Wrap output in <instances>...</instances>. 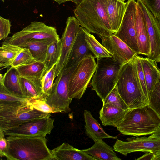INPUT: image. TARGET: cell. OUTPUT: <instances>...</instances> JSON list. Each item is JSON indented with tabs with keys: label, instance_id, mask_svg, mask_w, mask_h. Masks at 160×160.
Listing matches in <instances>:
<instances>
[{
	"label": "cell",
	"instance_id": "d6986e66",
	"mask_svg": "<svg viewBox=\"0 0 160 160\" xmlns=\"http://www.w3.org/2000/svg\"><path fill=\"white\" fill-rule=\"evenodd\" d=\"M129 110H125L111 104H103L99 112V118L102 124L117 128Z\"/></svg>",
	"mask_w": 160,
	"mask_h": 160
},
{
	"label": "cell",
	"instance_id": "3957f363",
	"mask_svg": "<svg viewBox=\"0 0 160 160\" xmlns=\"http://www.w3.org/2000/svg\"><path fill=\"white\" fill-rule=\"evenodd\" d=\"M107 0H82L74 11L80 26L98 35L112 33L106 9Z\"/></svg>",
	"mask_w": 160,
	"mask_h": 160
},
{
	"label": "cell",
	"instance_id": "bcb514c9",
	"mask_svg": "<svg viewBox=\"0 0 160 160\" xmlns=\"http://www.w3.org/2000/svg\"><path fill=\"white\" fill-rule=\"evenodd\" d=\"M4 75L1 74H0V83L2 82L4 78Z\"/></svg>",
	"mask_w": 160,
	"mask_h": 160
},
{
	"label": "cell",
	"instance_id": "f907efd6",
	"mask_svg": "<svg viewBox=\"0 0 160 160\" xmlns=\"http://www.w3.org/2000/svg\"><path fill=\"white\" fill-rule=\"evenodd\" d=\"M159 81L160 82V78H159Z\"/></svg>",
	"mask_w": 160,
	"mask_h": 160
},
{
	"label": "cell",
	"instance_id": "c3c4849f",
	"mask_svg": "<svg viewBox=\"0 0 160 160\" xmlns=\"http://www.w3.org/2000/svg\"><path fill=\"white\" fill-rule=\"evenodd\" d=\"M120 0V1H122V2H124V1H126V0Z\"/></svg>",
	"mask_w": 160,
	"mask_h": 160
},
{
	"label": "cell",
	"instance_id": "484cf974",
	"mask_svg": "<svg viewBox=\"0 0 160 160\" xmlns=\"http://www.w3.org/2000/svg\"><path fill=\"white\" fill-rule=\"evenodd\" d=\"M15 68L20 76L27 78L42 79L46 73L44 63L38 61Z\"/></svg>",
	"mask_w": 160,
	"mask_h": 160
},
{
	"label": "cell",
	"instance_id": "ac0fdd59",
	"mask_svg": "<svg viewBox=\"0 0 160 160\" xmlns=\"http://www.w3.org/2000/svg\"><path fill=\"white\" fill-rule=\"evenodd\" d=\"M136 28L140 54L147 56L150 51V40L145 20L142 13L138 5Z\"/></svg>",
	"mask_w": 160,
	"mask_h": 160
},
{
	"label": "cell",
	"instance_id": "e575fe53",
	"mask_svg": "<svg viewBox=\"0 0 160 160\" xmlns=\"http://www.w3.org/2000/svg\"><path fill=\"white\" fill-rule=\"evenodd\" d=\"M30 98L19 97L7 91L0 84V101L8 102H27Z\"/></svg>",
	"mask_w": 160,
	"mask_h": 160
},
{
	"label": "cell",
	"instance_id": "7bdbcfd3",
	"mask_svg": "<svg viewBox=\"0 0 160 160\" xmlns=\"http://www.w3.org/2000/svg\"><path fill=\"white\" fill-rule=\"evenodd\" d=\"M57 3L59 4H61L62 3H64L67 1H70L69 0H52Z\"/></svg>",
	"mask_w": 160,
	"mask_h": 160
},
{
	"label": "cell",
	"instance_id": "4316f807",
	"mask_svg": "<svg viewBox=\"0 0 160 160\" xmlns=\"http://www.w3.org/2000/svg\"><path fill=\"white\" fill-rule=\"evenodd\" d=\"M23 48L8 43H2L0 48V67L2 69L11 65Z\"/></svg>",
	"mask_w": 160,
	"mask_h": 160
},
{
	"label": "cell",
	"instance_id": "ee69618b",
	"mask_svg": "<svg viewBox=\"0 0 160 160\" xmlns=\"http://www.w3.org/2000/svg\"><path fill=\"white\" fill-rule=\"evenodd\" d=\"M153 160H160V153L154 155Z\"/></svg>",
	"mask_w": 160,
	"mask_h": 160
},
{
	"label": "cell",
	"instance_id": "7c38bea8",
	"mask_svg": "<svg viewBox=\"0 0 160 160\" xmlns=\"http://www.w3.org/2000/svg\"><path fill=\"white\" fill-rule=\"evenodd\" d=\"M137 2L145 20L150 40V51L147 57L160 62V25L158 21L142 0H137Z\"/></svg>",
	"mask_w": 160,
	"mask_h": 160
},
{
	"label": "cell",
	"instance_id": "1f68e13d",
	"mask_svg": "<svg viewBox=\"0 0 160 160\" xmlns=\"http://www.w3.org/2000/svg\"><path fill=\"white\" fill-rule=\"evenodd\" d=\"M37 61L33 57L29 50L23 48L18 54L11 66L17 67L28 64Z\"/></svg>",
	"mask_w": 160,
	"mask_h": 160
},
{
	"label": "cell",
	"instance_id": "8d00e7d4",
	"mask_svg": "<svg viewBox=\"0 0 160 160\" xmlns=\"http://www.w3.org/2000/svg\"><path fill=\"white\" fill-rule=\"evenodd\" d=\"M11 23L9 20L0 17V40L6 39L10 33Z\"/></svg>",
	"mask_w": 160,
	"mask_h": 160
},
{
	"label": "cell",
	"instance_id": "52a82bcc",
	"mask_svg": "<svg viewBox=\"0 0 160 160\" xmlns=\"http://www.w3.org/2000/svg\"><path fill=\"white\" fill-rule=\"evenodd\" d=\"M94 56L85 57L77 65L70 77L68 84L69 98L80 99L96 71L97 64Z\"/></svg>",
	"mask_w": 160,
	"mask_h": 160
},
{
	"label": "cell",
	"instance_id": "5bb4252c",
	"mask_svg": "<svg viewBox=\"0 0 160 160\" xmlns=\"http://www.w3.org/2000/svg\"><path fill=\"white\" fill-rule=\"evenodd\" d=\"M80 24L74 16L69 17L66 21V26L60 38L62 44L60 58L55 66V77H57L63 69L75 41L80 30Z\"/></svg>",
	"mask_w": 160,
	"mask_h": 160
},
{
	"label": "cell",
	"instance_id": "4dcf8cb0",
	"mask_svg": "<svg viewBox=\"0 0 160 160\" xmlns=\"http://www.w3.org/2000/svg\"><path fill=\"white\" fill-rule=\"evenodd\" d=\"M111 104L125 110L130 108L119 94L116 88H115L109 93L103 104Z\"/></svg>",
	"mask_w": 160,
	"mask_h": 160
},
{
	"label": "cell",
	"instance_id": "60d3db41",
	"mask_svg": "<svg viewBox=\"0 0 160 160\" xmlns=\"http://www.w3.org/2000/svg\"><path fill=\"white\" fill-rule=\"evenodd\" d=\"M55 66L56 65L54 66L48 71L42 77V86L52 77L55 76Z\"/></svg>",
	"mask_w": 160,
	"mask_h": 160
},
{
	"label": "cell",
	"instance_id": "8992f818",
	"mask_svg": "<svg viewBox=\"0 0 160 160\" xmlns=\"http://www.w3.org/2000/svg\"><path fill=\"white\" fill-rule=\"evenodd\" d=\"M121 65L112 57L97 59L96 69L90 85L103 102L116 86Z\"/></svg>",
	"mask_w": 160,
	"mask_h": 160
},
{
	"label": "cell",
	"instance_id": "30bf717a",
	"mask_svg": "<svg viewBox=\"0 0 160 160\" xmlns=\"http://www.w3.org/2000/svg\"><path fill=\"white\" fill-rule=\"evenodd\" d=\"M119 27L114 34L138 54H140L137 40L136 19L137 4L135 0H128Z\"/></svg>",
	"mask_w": 160,
	"mask_h": 160
},
{
	"label": "cell",
	"instance_id": "f6af8a7d",
	"mask_svg": "<svg viewBox=\"0 0 160 160\" xmlns=\"http://www.w3.org/2000/svg\"><path fill=\"white\" fill-rule=\"evenodd\" d=\"M82 0H72V2L75 3L77 5H78L81 2Z\"/></svg>",
	"mask_w": 160,
	"mask_h": 160
},
{
	"label": "cell",
	"instance_id": "44dd1931",
	"mask_svg": "<svg viewBox=\"0 0 160 160\" xmlns=\"http://www.w3.org/2000/svg\"><path fill=\"white\" fill-rule=\"evenodd\" d=\"M84 116L85 134L94 142L106 138L116 139L118 138L117 136H112L107 134L89 111L84 110Z\"/></svg>",
	"mask_w": 160,
	"mask_h": 160
},
{
	"label": "cell",
	"instance_id": "74e56055",
	"mask_svg": "<svg viewBox=\"0 0 160 160\" xmlns=\"http://www.w3.org/2000/svg\"><path fill=\"white\" fill-rule=\"evenodd\" d=\"M154 15L158 18L160 15V0H142Z\"/></svg>",
	"mask_w": 160,
	"mask_h": 160
},
{
	"label": "cell",
	"instance_id": "681fc988",
	"mask_svg": "<svg viewBox=\"0 0 160 160\" xmlns=\"http://www.w3.org/2000/svg\"><path fill=\"white\" fill-rule=\"evenodd\" d=\"M3 2H4V0H1Z\"/></svg>",
	"mask_w": 160,
	"mask_h": 160
},
{
	"label": "cell",
	"instance_id": "f35d334b",
	"mask_svg": "<svg viewBox=\"0 0 160 160\" xmlns=\"http://www.w3.org/2000/svg\"><path fill=\"white\" fill-rule=\"evenodd\" d=\"M55 78V76H53L50 80L42 85L43 97L44 99L46 97L49 96L51 93Z\"/></svg>",
	"mask_w": 160,
	"mask_h": 160
},
{
	"label": "cell",
	"instance_id": "7dc6e473",
	"mask_svg": "<svg viewBox=\"0 0 160 160\" xmlns=\"http://www.w3.org/2000/svg\"><path fill=\"white\" fill-rule=\"evenodd\" d=\"M157 19H158V21L159 23V24L160 25V15L159 16V17Z\"/></svg>",
	"mask_w": 160,
	"mask_h": 160
},
{
	"label": "cell",
	"instance_id": "ab89813d",
	"mask_svg": "<svg viewBox=\"0 0 160 160\" xmlns=\"http://www.w3.org/2000/svg\"><path fill=\"white\" fill-rule=\"evenodd\" d=\"M4 131L0 129V155L1 157H4L7 148V142L5 138Z\"/></svg>",
	"mask_w": 160,
	"mask_h": 160
},
{
	"label": "cell",
	"instance_id": "cb8c5ba5",
	"mask_svg": "<svg viewBox=\"0 0 160 160\" xmlns=\"http://www.w3.org/2000/svg\"><path fill=\"white\" fill-rule=\"evenodd\" d=\"M4 75L3 80L0 84L9 92L19 97L25 98L19 78L20 75L17 69L11 66Z\"/></svg>",
	"mask_w": 160,
	"mask_h": 160
},
{
	"label": "cell",
	"instance_id": "603a6c76",
	"mask_svg": "<svg viewBox=\"0 0 160 160\" xmlns=\"http://www.w3.org/2000/svg\"><path fill=\"white\" fill-rule=\"evenodd\" d=\"M114 150L102 140H97L90 148L82 150L96 160H121Z\"/></svg>",
	"mask_w": 160,
	"mask_h": 160
},
{
	"label": "cell",
	"instance_id": "8fae6325",
	"mask_svg": "<svg viewBox=\"0 0 160 160\" xmlns=\"http://www.w3.org/2000/svg\"><path fill=\"white\" fill-rule=\"evenodd\" d=\"M114 150L125 156L131 152H149L154 155L160 153V139L152 136L134 138L127 141L117 140L113 146Z\"/></svg>",
	"mask_w": 160,
	"mask_h": 160
},
{
	"label": "cell",
	"instance_id": "277c9868",
	"mask_svg": "<svg viewBox=\"0 0 160 160\" xmlns=\"http://www.w3.org/2000/svg\"><path fill=\"white\" fill-rule=\"evenodd\" d=\"M160 127V118L149 105L130 109L117 127L123 135H152Z\"/></svg>",
	"mask_w": 160,
	"mask_h": 160
},
{
	"label": "cell",
	"instance_id": "9a60e30c",
	"mask_svg": "<svg viewBox=\"0 0 160 160\" xmlns=\"http://www.w3.org/2000/svg\"><path fill=\"white\" fill-rule=\"evenodd\" d=\"M102 45L112 55V58L122 64L138 54L113 33L98 35Z\"/></svg>",
	"mask_w": 160,
	"mask_h": 160
},
{
	"label": "cell",
	"instance_id": "7a4b0ae2",
	"mask_svg": "<svg viewBox=\"0 0 160 160\" xmlns=\"http://www.w3.org/2000/svg\"><path fill=\"white\" fill-rule=\"evenodd\" d=\"M115 87L130 109L148 105L139 78L135 57L121 65Z\"/></svg>",
	"mask_w": 160,
	"mask_h": 160
},
{
	"label": "cell",
	"instance_id": "4fadbf2b",
	"mask_svg": "<svg viewBox=\"0 0 160 160\" xmlns=\"http://www.w3.org/2000/svg\"><path fill=\"white\" fill-rule=\"evenodd\" d=\"M54 119L50 117L25 122L4 131L5 135L36 136L49 134L54 127Z\"/></svg>",
	"mask_w": 160,
	"mask_h": 160
},
{
	"label": "cell",
	"instance_id": "7402d4cb",
	"mask_svg": "<svg viewBox=\"0 0 160 160\" xmlns=\"http://www.w3.org/2000/svg\"><path fill=\"white\" fill-rule=\"evenodd\" d=\"M142 67L145 76L149 96L159 81L160 77V69L157 62L148 57L140 56Z\"/></svg>",
	"mask_w": 160,
	"mask_h": 160
},
{
	"label": "cell",
	"instance_id": "9c48e42d",
	"mask_svg": "<svg viewBox=\"0 0 160 160\" xmlns=\"http://www.w3.org/2000/svg\"><path fill=\"white\" fill-rule=\"evenodd\" d=\"M77 65L62 69L53 83L51 94L45 99L46 103L57 113H67L71 111L69 106L72 100L68 95L69 82L71 74Z\"/></svg>",
	"mask_w": 160,
	"mask_h": 160
},
{
	"label": "cell",
	"instance_id": "d590c367",
	"mask_svg": "<svg viewBox=\"0 0 160 160\" xmlns=\"http://www.w3.org/2000/svg\"><path fill=\"white\" fill-rule=\"evenodd\" d=\"M139 78L144 93L148 100V93L145 76L142 67L140 56L137 55L135 56Z\"/></svg>",
	"mask_w": 160,
	"mask_h": 160
},
{
	"label": "cell",
	"instance_id": "d4e9b609",
	"mask_svg": "<svg viewBox=\"0 0 160 160\" xmlns=\"http://www.w3.org/2000/svg\"><path fill=\"white\" fill-rule=\"evenodd\" d=\"M19 78L25 98L45 100L43 97L41 79L27 78L20 75Z\"/></svg>",
	"mask_w": 160,
	"mask_h": 160
},
{
	"label": "cell",
	"instance_id": "6da1fadb",
	"mask_svg": "<svg viewBox=\"0 0 160 160\" xmlns=\"http://www.w3.org/2000/svg\"><path fill=\"white\" fill-rule=\"evenodd\" d=\"M4 157L8 160H55L45 136H8Z\"/></svg>",
	"mask_w": 160,
	"mask_h": 160
},
{
	"label": "cell",
	"instance_id": "836d02e7",
	"mask_svg": "<svg viewBox=\"0 0 160 160\" xmlns=\"http://www.w3.org/2000/svg\"><path fill=\"white\" fill-rule=\"evenodd\" d=\"M34 108L46 113H57L56 111L47 104L45 100L41 98H30L28 102Z\"/></svg>",
	"mask_w": 160,
	"mask_h": 160
},
{
	"label": "cell",
	"instance_id": "ffe728a7",
	"mask_svg": "<svg viewBox=\"0 0 160 160\" xmlns=\"http://www.w3.org/2000/svg\"><path fill=\"white\" fill-rule=\"evenodd\" d=\"M127 3L119 0H107L106 9L112 33L118 30L123 18Z\"/></svg>",
	"mask_w": 160,
	"mask_h": 160
},
{
	"label": "cell",
	"instance_id": "b9f144b4",
	"mask_svg": "<svg viewBox=\"0 0 160 160\" xmlns=\"http://www.w3.org/2000/svg\"><path fill=\"white\" fill-rule=\"evenodd\" d=\"M154 156V154L153 153L146 152L142 156L136 159L137 160H153Z\"/></svg>",
	"mask_w": 160,
	"mask_h": 160
},
{
	"label": "cell",
	"instance_id": "ba28073f",
	"mask_svg": "<svg viewBox=\"0 0 160 160\" xmlns=\"http://www.w3.org/2000/svg\"><path fill=\"white\" fill-rule=\"evenodd\" d=\"M48 39H60L56 28L41 22L34 21L21 31L8 38L3 42L23 48L30 42Z\"/></svg>",
	"mask_w": 160,
	"mask_h": 160
},
{
	"label": "cell",
	"instance_id": "f1b7e54d",
	"mask_svg": "<svg viewBox=\"0 0 160 160\" xmlns=\"http://www.w3.org/2000/svg\"><path fill=\"white\" fill-rule=\"evenodd\" d=\"M85 38L88 46L95 58L100 59L105 57H112V55L101 44L93 35L90 34L84 28Z\"/></svg>",
	"mask_w": 160,
	"mask_h": 160
},
{
	"label": "cell",
	"instance_id": "e0dca14e",
	"mask_svg": "<svg viewBox=\"0 0 160 160\" xmlns=\"http://www.w3.org/2000/svg\"><path fill=\"white\" fill-rule=\"evenodd\" d=\"M51 151L55 160H96L82 150L77 149L66 142Z\"/></svg>",
	"mask_w": 160,
	"mask_h": 160
},
{
	"label": "cell",
	"instance_id": "5b68a950",
	"mask_svg": "<svg viewBox=\"0 0 160 160\" xmlns=\"http://www.w3.org/2000/svg\"><path fill=\"white\" fill-rule=\"evenodd\" d=\"M33 108L28 102H0V129L4 131L35 119L50 117Z\"/></svg>",
	"mask_w": 160,
	"mask_h": 160
},
{
	"label": "cell",
	"instance_id": "2e32d148",
	"mask_svg": "<svg viewBox=\"0 0 160 160\" xmlns=\"http://www.w3.org/2000/svg\"><path fill=\"white\" fill-rule=\"evenodd\" d=\"M90 55L94 56L88 47L85 38L84 28L81 26L63 69L75 66L85 57Z\"/></svg>",
	"mask_w": 160,
	"mask_h": 160
},
{
	"label": "cell",
	"instance_id": "d6a6232c",
	"mask_svg": "<svg viewBox=\"0 0 160 160\" xmlns=\"http://www.w3.org/2000/svg\"><path fill=\"white\" fill-rule=\"evenodd\" d=\"M148 105L160 118V82L159 80L150 95Z\"/></svg>",
	"mask_w": 160,
	"mask_h": 160
},
{
	"label": "cell",
	"instance_id": "816d5d0a",
	"mask_svg": "<svg viewBox=\"0 0 160 160\" xmlns=\"http://www.w3.org/2000/svg\"><path fill=\"white\" fill-rule=\"evenodd\" d=\"M70 0V1H72V0Z\"/></svg>",
	"mask_w": 160,
	"mask_h": 160
},
{
	"label": "cell",
	"instance_id": "83f0119b",
	"mask_svg": "<svg viewBox=\"0 0 160 160\" xmlns=\"http://www.w3.org/2000/svg\"><path fill=\"white\" fill-rule=\"evenodd\" d=\"M55 40L48 39L34 41L27 44L23 48L28 49L37 61L44 62L49 45Z\"/></svg>",
	"mask_w": 160,
	"mask_h": 160
},
{
	"label": "cell",
	"instance_id": "f546056e",
	"mask_svg": "<svg viewBox=\"0 0 160 160\" xmlns=\"http://www.w3.org/2000/svg\"><path fill=\"white\" fill-rule=\"evenodd\" d=\"M62 44L60 39L56 40L48 46L44 63L46 72L58 62L61 55Z\"/></svg>",
	"mask_w": 160,
	"mask_h": 160
}]
</instances>
